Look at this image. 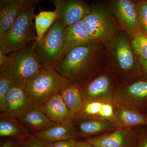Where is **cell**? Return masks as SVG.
Returning a JSON list of instances; mask_svg holds the SVG:
<instances>
[{"instance_id":"obj_1","label":"cell","mask_w":147,"mask_h":147,"mask_svg":"<svg viewBox=\"0 0 147 147\" xmlns=\"http://www.w3.org/2000/svg\"><path fill=\"white\" fill-rule=\"evenodd\" d=\"M100 42L92 40L74 47L63 55L55 70L71 82L80 84L94 66Z\"/></svg>"},{"instance_id":"obj_2","label":"cell","mask_w":147,"mask_h":147,"mask_svg":"<svg viewBox=\"0 0 147 147\" xmlns=\"http://www.w3.org/2000/svg\"><path fill=\"white\" fill-rule=\"evenodd\" d=\"M36 42L7 55L5 63L0 67V76L24 90L29 79L43 67L36 52Z\"/></svg>"},{"instance_id":"obj_3","label":"cell","mask_w":147,"mask_h":147,"mask_svg":"<svg viewBox=\"0 0 147 147\" xmlns=\"http://www.w3.org/2000/svg\"><path fill=\"white\" fill-rule=\"evenodd\" d=\"M24 9L10 28L0 35V48L8 55L36 41L34 5Z\"/></svg>"},{"instance_id":"obj_4","label":"cell","mask_w":147,"mask_h":147,"mask_svg":"<svg viewBox=\"0 0 147 147\" xmlns=\"http://www.w3.org/2000/svg\"><path fill=\"white\" fill-rule=\"evenodd\" d=\"M71 83L55 69L42 67L29 79L24 91L33 105L40 106Z\"/></svg>"},{"instance_id":"obj_5","label":"cell","mask_w":147,"mask_h":147,"mask_svg":"<svg viewBox=\"0 0 147 147\" xmlns=\"http://www.w3.org/2000/svg\"><path fill=\"white\" fill-rule=\"evenodd\" d=\"M65 27L58 18L35 43L36 52L42 67L55 68L63 55Z\"/></svg>"},{"instance_id":"obj_6","label":"cell","mask_w":147,"mask_h":147,"mask_svg":"<svg viewBox=\"0 0 147 147\" xmlns=\"http://www.w3.org/2000/svg\"><path fill=\"white\" fill-rule=\"evenodd\" d=\"M113 14L107 5H91L90 11L83 19L91 40L106 44L115 36L117 30Z\"/></svg>"},{"instance_id":"obj_7","label":"cell","mask_w":147,"mask_h":147,"mask_svg":"<svg viewBox=\"0 0 147 147\" xmlns=\"http://www.w3.org/2000/svg\"><path fill=\"white\" fill-rule=\"evenodd\" d=\"M113 64L122 72L136 71L138 67L134 50L126 36L119 34L106 43Z\"/></svg>"},{"instance_id":"obj_8","label":"cell","mask_w":147,"mask_h":147,"mask_svg":"<svg viewBox=\"0 0 147 147\" xmlns=\"http://www.w3.org/2000/svg\"><path fill=\"white\" fill-rule=\"evenodd\" d=\"M55 7L58 18L66 27L81 21L90 13L91 5L81 0H50Z\"/></svg>"},{"instance_id":"obj_9","label":"cell","mask_w":147,"mask_h":147,"mask_svg":"<svg viewBox=\"0 0 147 147\" xmlns=\"http://www.w3.org/2000/svg\"><path fill=\"white\" fill-rule=\"evenodd\" d=\"M111 9L121 26L130 36H135L141 31L137 4L130 0H117L112 2Z\"/></svg>"},{"instance_id":"obj_10","label":"cell","mask_w":147,"mask_h":147,"mask_svg":"<svg viewBox=\"0 0 147 147\" xmlns=\"http://www.w3.org/2000/svg\"><path fill=\"white\" fill-rule=\"evenodd\" d=\"M39 1L38 0H1L0 35L10 28L24 9Z\"/></svg>"},{"instance_id":"obj_11","label":"cell","mask_w":147,"mask_h":147,"mask_svg":"<svg viewBox=\"0 0 147 147\" xmlns=\"http://www.w3.org/2000/svg\"><path fill=\"white\" fill-rule=\"evenodd\" d=\"M86 141L94 147H135L137 144L136 139L127 128H119Z\"/></svg>"},{"instance_id":"obj_12","label":"cell","mask_w":147,"mask_h":147,"mask_svg":"<svg viewBox=\"0 0 147 147\" xmlns=\"http://www.w3.org/2000/svg\"><path fill=\"white\" fill-rule=\"evenodd\" d=\"M39 107L50 120L55 123H72L76 118V115L69 109L60 93Z\"/></svg>"},{"instance_id":"obj_13","label":"cell","mask_w":147,"mask_h":147,"mask_svg":"<svg viewBox=\"0 0 147 147\" xmlns=\"http://www.w3.org/2000/svg\"><path fill=\"white\" fill-rule=\"evenodd\" d=\"M82 94L85 102L108 98L111 95L112 83L109 77L102 74L82 85Z\"/></svg>"},{"instance_id":"obj_14","label":"cell","mask_w":147,"mask_h":147,"mask_svg":"<svg viewBox=\"0 0 147 147\" xmlns=\"http://www.w3.org/2000/svg\"><path fill=\"white\" fill-rule=\"evenodd\" d=\"M31 134L46 130L55 125L37 105H33L17 118Z\"/></svg>"},{"instance_id":"obj_15","label":"cell","mask_w":147,"mask_h":147,"mask_svg":"<svg viewBox=\"0 0 147 147\" xmlns=\"http://www.w3.org/2000/svg\"><path fill=\"white\" fill-rule=\"evenodd\" d=\"M33 105L24 90L12 82L7 96L5 113L17 118Z\"/></svg>"},{"instance_id":"obj_16","label":"cell","mask_w":147,"mask_h":147,"mask_svg":"<svg viewBox=\"0 0 147 147\" xmlns=\"http://www.w3.org/2000/svg\"><path fill=\"white\" fill-rule=\"evenodd\" d=\"M32 134L48 145L55 142L75 139L77 136L76 128L73 123H56L44 131Z\"/></svg>"},{"instance_id":"obj_17","label":"cell","mask_w":147,"mask_h":147,"mask_svg":"<svg viewBox=\"0 0 147 147\" xmlns=\"http://www.w3.org/2000/svg\"><path fill=\"white\" fill-rule=\"evenodd\" d=\"M31 133L16 117L6 113L0 114V137L12 138L23 141Z\"/></svg>"},{"instance_id":"obj_18","label":"cell","mask_w":147,"mask_h":147,"mask_svg":"<svg viewBox=\"0 0 147 147\" xmlns=\"http://www.w3.org/2000/svg\"><path fill=\"white\" fill-rule=\"evenodd\" d=\"M91 40V39L83 19L66 27L63 56L74 47Z\"/></svg>"},{"instance_id":"obj_19","label":"cell","mask_w":147,"mask_h":147,"mask_svg":"<svg viewBox=\"0 0 147 147\" xmlns=\"http://www.w3.org/2000/svg\"><path fill=\"white\" fill-rule=\"evenodd\" d=\"M60 94L69 109L76 115L81 112L85 104L82 97L81 84L71 82Z\"/></svg>"},{"instance_id":"obj_20","label":"cell","mask_w":147,"mask_h":147,"mask_svg":"<svg viewBox=\"0 0 147 147\" xmlns=\"http://www.w3.org/2000/svg\"><path fill=\"white\" fill-rule=\"evenodd\" d=\"M115 120L125 127L147 125V116L125 107L119 109L115 115Z\"/></svg>"},{"instance_id":"obj_21","label":"cell","mask_w":147,"mask_h":147,"mask_svg":"<svg viewBox=\"0 0 147 147\" xmlns=\"http://www.w3.org/2000/svg\"><path fill=\"white\" fill-rule=\"evenodd\" d=\"M76 118L80 120L76 127L77 126V129L80 134L83 136L94 135L113 127V125L110 123L105 121Z\"/></svg>"},{"instance_id":"obj_22","label":"cell","mask_w":147,"mask_h":147,"mask_svg":"<svg viewBox=\"0 0 147 147\" xmlns=\"http://www.w3.org/2000/svg\"><path fill=\"white\" fill-rule=\"evenodd\" d=\"M57 18V13L55 10L44 11L36 15L34 24L37 36L36 41H39L42 38Z\"/></svg>"},{"instance_id":"obj_23","label":"cell","mask_w":147,"mask_h":147,"mask_svg":"<svg viewBox=\"0 0 147 147\" xmlns=\"http://www.w3.org/2000/svg\"><path fill=\"white\" fill-rule=\"evenodd\" d=\"M121 94L142 104L147 103V82H134L121 90Z\"/></svg>"},{"instance_id":"obj_24","label":"cell","mask_w":147,"mask_h":147,"mask_svg":"<svg viewBox=\"0 0 147 147\" xmlns=\"http://www.w3.org/2000/svg\"><path fill=\"white\" fill-rule=\"evenodd\" d=\"M131 44L138 57L147 59V35L140 31L132 38Z\"/></svg>"},{"instance_id":"obj_25","label":"cell","mask_w":147,"mask_h":147,"mask_svg":"<svg viewBox=\"0 0 147 147\" xmlns=\"http://www.w3.org/2000/svg\"><path fill=\"white\" fill-rule=\"evenodd\" d=\"M12 82L9 79L0 76V111L1 113L7 111V96Z\"/></svg>"},{"instance_id":"obj_26","label":"cell","mask_w":147,"mask_h":147,"mask_svg":"<svg viewBox=\"0 0 147 147\" xmlns=\"http://www.w3.org/2000/svg\"><path fill=\"white\" fill-rule=\"evenodd\" d=\"M137 7L140 30L147 35V1L138 2Z\"/></svg>"},{"instance_id":"obj_27","label":"cell","mask_w":147,"mask_h":147,"mask_svg":"<svg viewBox=\"0 0 147 147\" xmlns=\"http://www.w3.org/2000/svg\"><path fill=\"white\" fill-rule=\"evenodd\" d=\"M18 147H48V145L34 134H31L27 139L19 141Z\"/></svg>"},{"instance_id":"obj_28","label":"cell","mask_w":147,"mask_h":147,"mask_svg":"<svg viewBox=\"0 0 147 147\" xmlns=\"http://www.w3.org/2000/svg\"><path fill=\"white\" fill-rule=\"evenodd\" d=\"M115 114L113 106L110 103L103 102L98 117L109 121L115 120Z\"/></svg>"},{"instance_id":"obj_29","label":"cell","mask_w":147,"mask_h":147,"mask_svg":"<svg viewBox=\"0 0 147 147\" xmlns=\"http://www.w3.org/2000/svg\"><path fill=\"white\" fill-rule=\"evenodd\" d=\"M76 142V139L55 142L48 145V147H74Z\"/></svg>"},{"instance_id":"obj_30","label":"cell","mask_w":147,"mask_h":147,"mask_svg":"<svg viewBox=\"0 0 147 147\" xmlns=\"http://www.w3.org/2000/svg\"><path fill=\"white\" fill-rule=\"evenodd\" d=\"M19 140L12 138H8L1 144L0 147H18Z\"/></svg>"},{"instance_id":"obj_31","label":"cell","mask_w":147,"mask_h":147,"mask_svg":"<svg viewBox=\"0 0 147 147\" xmlns=\"http://www.w3.org/2000/svg\"><path fill=\"white\" fill-rule=\"evenodd\" d=\"M7 55H6L3 50L0 48V67H2L5 63Z\"/></svg>"},{"instance_id":"obj_32","label":"cell","mask_w":147,"mask_h":147,"mask_svg":"<svg viewBox=\"0 0 147 147\" xmlns=\"http://www.w3.org/2000/svg\"><path fill=\"white\" fill-rule=\"evenodd\" d=\"M138 62L140 66L143 69L145 73L147 74V59L138 57Z\"/></svg>"},{"instance_id":"obj_33","label":"cell","mask_w":147,"mask_h":147,"mask_svg":"<svg viewBox=\"0 0 147 147\" xmlns=\"http://www.w3.org/2000/svg\"><path fill=\"white\" fill-rule=\"evenodd\" d=\"M74 147H94L88 142L85 141L77 142L76 141Z\"/></svg>"},{"instance_id":"obj_34","label":"cell","mask_w":147,"mask_h":147,"mask_svg":"<svg viewBox=\"0 0 147 147\" xmlns=\"http://www.w3.org/2000/svg\"><path fill=\"white\" fill-rule=\"evenodd\" d=\"M135 147H147V135L142 139L139 144H137Z\"/></svg>"}]
</instances>
